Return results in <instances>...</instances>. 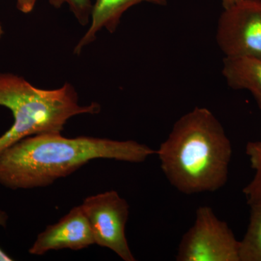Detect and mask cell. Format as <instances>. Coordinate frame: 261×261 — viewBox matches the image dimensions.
<instances>
[{
	"instance_id": "obj_1",
	"label": "cell",
	"mask_w": 261,
	"mask_h": 261,
	"mask_svg": "<svg viewBox=\"0 0 261 261\" xmlns=\"http://www.w3.org/2000/svg\"><path fill=\"white\" fill-rule=\"evenodd\" d=\"M154 154L153 149L134 140L66 138L61 133L30 136L0 154V185L10 190L47 187L93 160L138 163Z\"/></svg>"
},
{
	"instance_id": "obj_2",
	"label": "cell",
	"mask_w": 261,
	"mask_h": 261,
	"mask_svg": "<svg viewBox=\"0 0 261 261\" xmlns=\"http://www.w3.org/2000/svg\"><path fill=\"white\" fill-rule=\"evenodd\" d=\"M156 154L168 181L185 195L216 192L227 183L232 146L207 108L178 118Z\"/></svg>"
},
{
	"instance_id": "obj_3",
	"label": "cell",
	"mask_w": 261,
	"mask_h": 261,
	"mask_svg": "<svg viewBox=\"0 0 261 261\" xmlns=\"http://www.w3.org/2000/svg\"><path fill=\"white\" fill-rule=\"evenodd\" d=\"M0 106L10 110L14 118L10 129L0 137V154L25 137L61 133L72 117L100 111L97 102L81 106L78 94L69 83L47 90L10 73H0Z\"/></svg>"
},
{
	"instance_id": "obj_4",
	"label": "cell",
	"mask_w": 261,
	"mask_h": 261,
	"mask_svg": "<svg viewBox=\"0 0 261 261\" xmlns=\"http://www.w3.org/2000/svg\"><path fill=\"white\" fill-rule=\"evenodd\" d=\"M178 261H240V241L209 206L196 211L195 222L182 237Z\"/></svg>"
},
{
	"instance_id": "obj_5",
	"label": "cell",
	"mask_w": 261,
	"mask_h": 261,
	"mask_svg": "<svg viewBox=\"0 0 261 261\" xmlns=\"http://www.w3.org/2000/svg\"><path fill=\"white\" fill-rule=\"evenodd\" d=\"M216 39L225 58L261 60V0H241L224 8Z\"/></svg>"
},
{
	"instance_id": "obj_6",
	"label": "cell",
	"mask_w": 261,
	"mask_h": 261,
	"mask_svg": "<svg viewBox=\"0 0 261 261\" xmlns=\"http://www.w3.org/2000/svg\"><path fill=\"white\" fill-rule=\"evenodd\" d=\"M93 233L94 243L107 247L122 260L135 261L126 238L129 205L118 192L111 190L89 196L81 205Z\"/></svg>"
},
{
	"instance_id": "obj_7",
	"label": "cell",
	"mask_w": 261,
	"mask_h": 261,
	"mask_svg": "<svg viewBox=\"0 0 261 261\" xmlns=\"http://www.w3.org/2000/svg\"><path fill=\"white\" fill-rule=\"evenodd\" d=\"M93 233L81 205L73 207L56 224L38 235L29 253L42 255L50 250H80L94 245Z\"/></svg>"
},
{
	"instance_id": "obj_8",
	"label": "cell",
	"mask_w": 261,
	"mask_h": 261,
	"mask_svg": "<svg viewBox=\"0 0 261 261\" xmlns=\"http://www.w3.org/2000/svg\"><path fill=\"white\" fill-rule=\"evenodd\" d=\"M150 3L166 6L167 0H95L92 6L91 22L88 30L74 48V53L79 55L86 46L95 40L97 34L103 28L113 33L119 25L123 13L136 5Z\"/></svg>"
},
{
	"instance_id": "obj_9",
	"label": "cell",
	"mask_w": 261,
	"mask_h": 261,
	"mask_svg": "<svg viewBox=\"0 0 261 261\" xmlns=\"http://www.w3.org/2000/svg\"><path fill=\"white\" fill-rule=\"evenodd\" d=\"M222 75L231 89L250 92L261 109V60L224 58Z\"/></svg>"
},
{
	"instance_id": "obj_10",
	"label": "cell",
	"mask_w": 261,
	"mask_h": 261,
	"mask_svg": "<svg viewBox=\"0 0 261 261\" xmlns=\"http://www.w3.org/2000/svg\"><path fill=\"white\" fill-rule=\"evenodd\" d=\"M250 207L248 226L240 241V261H261V202Z\"/></svg>"
},
{
	"instance_id": "obj_11",
	"label": "cell",
	"mask_w": 261,
	"mask_h": 261,
	"mask_svg": "<svg viewBox=\"0 0 261 261\" xmlns=\"http://www.w3.org/2000/svg\"><path fill=\"white\" fill-rule=\"evenodd\" d=\"M49 3L56 8L68 5L81 25H88L93 6L91 0H49Z\"/></svg>"
},
{
	"instance_id": "obj_12",
	"label": "cell",
	"mask_w": 261,
	"mask_h": 261,
	"mask_svg": "<svg viewBox=\"0 0 261 261\" xmlns=\"http://www.w3.org/2000/svg\"><path fill=\"white\" fill-rule=\"evenodd\" d=\"M243 193L249 205L261 202V169L255 171L251 181L244 187Z\"/></svg>"
},
{
	"instance_id": "obj_13",
	"label": "cell",
	"mask_w": 261,
	"mask_h": 261,
	"mask_svg": "<svg viewBox=\"0 0 261 261\" xmlns=\"http://www.w3.org/2000/svg\"><path fill=\"white\" fill-rule=\"evenodd\" d=\"M245 151L252 169H261V140L248 142Z\"/></svg>"
},
{
	"instance_id": "obj_14",
	"label": "cell",
	"mask_w": 261,
	"mask_h": 261,
	"mask_svg": "<svg viewBox=\"0 0 261 261\" xmlns=\"http://www.w3.org/2000/svg\"><path fill=\"white\" fill-rule=\"evenodd\" d=\"M37 0H16V7L21 13H31L34 10Z\"/></svg>"
},
{
	"instance_id": "obj_15",
	"label": "cell",
	"mask_w": 261,
	"mask_h": 261,
	"mask_svg": "<svg viewBox=\"0 0 261 261\" xmlns=\"http://www.w3.org/2000/svg\"><path fill=\"white\" fill-rule=\"evenodd\" d=\"M8 220V215L5 211H0V226H6L7 221ZM13 260V259L11 257L9 256L6 252L3 251L1 248H0V261H11Z\"/></svg>"
},
{
	"instance_id": "obj_16",
	"label": "cell",
	"mask_w": 261,
	"mask_h": 261,
	"mask_svg": "<svg viewBox=\"0 0 261 261\" xmlns=\"http://www.w3.org/2000/svg\"><path fill=\"white\" fill-rule=\"evenodd\" d=\"M221 3H222L223 7L224 8H229V7L232 6V5L236 4L241 0H221Z\"/></svg>"
},
{
	"instance_id": "obj_17",
	"label": "cell",
	"mask_w": 261,
	"mask_h": 261,
	"mask_svg": "<svg viewBox=\"0 0 261 261\" xmlns=\"http://www.w3.org/2000/svg\"><path fill=\"white\" fill-rule=\"evenodd\" d=\"M3 33H4V32H3V25H2L1 23H0V39H1Z\"/></svg>"
}]
</instances>
